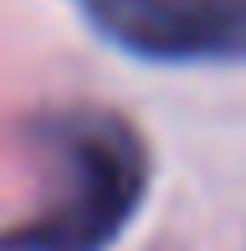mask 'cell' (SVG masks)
Wrapping results in <instances>:
<instances>
[{"label": "cell", "instance_id": "cell-1", "mask_svg": "<svg viewBox=\"0 0 246 251\" xmlns=\"http://www.w3.org/2000/svg\"><path fill=\"white\" fill-rule=\"evenodd\" d=\"M51 190L36 215L0 236V251H108L149 195V144L103 108L62 113L41 128Z\"/></svg>", "mask_w": 246, "mask_h": 251}, {"label": "cell", "instance_id": "cell-2", "mask_svg": "<svg viewBox=\"0 0 246 251\" xmlns=\"http://www.w3.org/2000/svg\"><path fill=\"white\" fill-rule=\"evenodd\" d=\"M108 47L159 67H246V0H72Z\"/></svg>", "mask_w": 246, "mask_h": 251}]
</instances>
